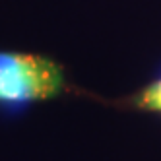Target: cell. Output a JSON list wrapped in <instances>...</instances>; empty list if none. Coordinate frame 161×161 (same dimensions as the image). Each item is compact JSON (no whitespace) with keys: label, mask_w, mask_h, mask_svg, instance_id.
Returning a JSON list of instances; mask_svg holds the SVG:
<instances>
[{"label":"cell","mask_w":161,"mask_h":161,"mask_svg":"<svg viewBox=\"0 0 161 161\" xmlns=\"http://www.w3.org/2000/svg\"><path fill=\"white\" fill-rule=\"evenodd\" d=\"M64 87L60 66L39 54L0 51V103L25 105L58 95Z\"/></svg>","instance_id":"6da1fadb"},{"label":"cell","mask_w":161,"mask_h":161,"mask_svg":"<svg viewBox=\"0 0 161 161\" xmlns=\"http://www.w3.org/2000/svg\"><path fill=\"white\" fill-rule=\"evenodd\" d=\"M136 105L146 111L161 113V76L136 97Z\"/></svg>","instance_id":"7a4b0ae2"}]
</instances>
